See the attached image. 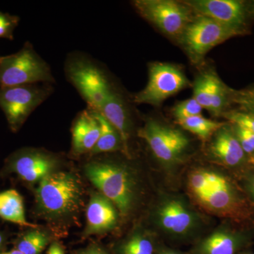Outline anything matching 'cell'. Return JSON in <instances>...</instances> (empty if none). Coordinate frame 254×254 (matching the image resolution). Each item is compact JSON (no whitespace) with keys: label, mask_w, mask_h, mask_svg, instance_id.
<instances>
[{"label":"cell","mask_w":254,"mask_h":254,"mask_svg":"<svg viewBox=\"0 0 254 254\" xmlns=\"http://www.w3.org/2000/svg\"><path fill=\"white\" fill-rule=\"evenodd\" d=\"M38 215L50 222L62 223L76 218L84 201L79 177L67 171H57L42 180L35 190Z\"/></svg>","instance_id":"obj_1"},{"label":"cell","mask_w":254,"mask_h":254,"mask_svg":"<svg viewBox=\"0 0 254 254\" xmlns=\"http://www.w3.org/2000/svg\"><path fill=\"white\" fill-rule=\"evenodd\" d=\"M84 173L98 191L113 202L122 217L131 213L137 198V182L129 167L95 160L85 165Z\"/></svg>","instance_id":"obj_2"},{"label":"cell","mask_w":254,"mask_h":254,"mask_svg":"<svg viewBox=\"0 0 254 254\" xmlns=\"http://www.w3.org/2000/svg\"><path fill=\"white\" fill-rule=\"evenodd\" d=\"M55 82L49 65L28 42L17 53L0 57V88Z\"/></svg>","instance_id":"obj_3"},{"label":"cell","mask_w":254,"mask_h":254,"mask_svg":"<svg viewBox=\"0 0 254 254\" xmlns=\"http://www.w3.org/2000/svg\"><path fill=\"white\" fill-rule=\"evenodd\" d=\"M65 72L88 109L93 111L99 112L114 91L103 71L84 57L73 56L67 60Z\"/></svg>","instance_id":"obj_4"},{"label":"cell","mask_w":254,"mask_h":254,"mask_svg":"<svg viewBox=\"0 0 254 254\" xmlns=\"http://www.w3.org/2000/svg\"><path fill=\"white\" fill-rule=\"evenodd\" d=\"M240 36L238 32L212 18L195 15L179 40L190 61L198 64L214 47Z\"/></svg>","instance_id":"obj_5"},{"label":"cell","mask_w":254,"mask_h":254,"mask_svg":"<svg viewBox=\"0 0 254 254\" xmlns=\"http://www.w3.org/2000/svg\"><path fill=\"white\" fill-rule=\"evenodd\" d=\"M53 93L51 83H36L0 88V108L9 128L17 132L28 117Z\"/></svg>","instance_id":"obj_6"},{"label":"cell","mask_w":254,"mask_h":254,"mask_svg":"<svg viewBox=\"0 0 254 254\" xmlns=\"http://www.w3.org/2000/svg\"><path fill=\"white\" fill-rule=\"evenodd\" d=\"M133 4L142 17L164 34L174 38H180L195 16L192 9L184 1L136 0Z\"/></svg>","instance_id":"obj_7"},{"label":"cell","mask_w":254,"mask_h":254,"mask_svg":"<svg viewBox=\"0 0 254 254\" xmlns=\"http://www.w3.org/2000/svg\"><path fill=\"white\" fill-rule=\"evenodd\" d=\"M138 134L146 142L157 160L165 166L180 163L190 145V140L183 132L154 120H147Z\"/></svg>","instance_id":"obj_8"},{"label":"cell","mask_w":254,"mask_h":254,"mask_svg":"<svg viewBox=\"0 0 254 254\" xmlns=\"http://www.w3.org/2000/svg\"><path fill=\"white\" fill-rule=\"evenodd\" d=\"M148 71L149 77L146 86L133 98L137 104L158 106L190 86L186 75L175 65L155 63L150 64Z\"/></svg>","instance_id":"obj_9"},{"label":"cell","mask_w":254,"mask_h":254,"mask_svg":"<svg viewBox=\"0 0 254 254\" xmlns=\"http://www.w3.org/2000/svg\"><path fill=\"white\" fill-rule=\"evenodd\" d=\"M60 165L61 160L58 155L44 150L26 148L9 156L4 173L14 174L25 183L35 185L59 171Z\"/></svg>","instance_id":"obj_10"},{"label":"cell","mask_w":254,"mask_h":254,"mask_svg":"<svg viewBox=\"0 0 254 254\" xmlns=\"http://www.w3.org/2000/svg\"><path fill=\"white\" fill-rule=\"evenodd\" d=\"M197 200L208 211L236 221L250 220L253 215L250 202L240 189L225 176L213 190Z\"/></svg>","instance_id":"obj_11"},{"label":"cell","mask_w":254,"mask_h":254,"mask_svg":"<svg viewBox=\"0 0 254 254\" xmlns=\"http://www.w3.org/2000/svg\"><path fill=\"white\" fill-rule=\"evenodd\" d=\"M154 218L163 232L175 238H187L200 226L198 214L185 200L176 197L162 200L155 209Z\"/></svg>","instance_id":"obj_12"},{"label":"cell","mask_w":254,"mask_h":254,"mask_svg":"<svg viewBox=\"0 0 254 254\" xmlns=\"http://www.w3.org/2000/svg\"><path fill=\"white\" fill-rule=\"evenodd\" d=\"M184 2L188 5L195 15L212 18L227 27L240 33L248 34V3L240 0H190Z\"/></svg>","instance_id":"obj_13"},{"label":"cell","mask_w":254,"mask_h":254,"mask_svg":"<svg viewBox=\"0 0 254 254\" xmlns=\"http://www.w3.org/2000/svg\"><path fill=\"white\" fill-rule=\"evenodd\" d=\"M118 208L99 191L93 192L86 208V225L84 237L108 233L118 226Z\"/></svg>","instance_id":"obj_14"},{"label":"cell","mask_w":254,"mask_h":254,"mask_svg":"<svg viewBox=\"0 0 254 254\" xmlns=\"http://www.w3.org/2000/svg\"><path fill=\"white\" fill-rule=\"evenodd\" d=\"M250 242L247 232L224 227L198 241L190 254H238Z\"/></svg>","instance_id":"obj_15"},{"label":"cell","mask_w":254,"mask_h":254,"mask_svg":"<svg viewBox=\"0 0 254 254\" xmlns=\"http://www.w3.org/2000/svg\"><path fill=\"white\" fill-rule=\"evenodd\" d=\"M213 136L209 150L218 162L230 168H240L248 163L247 155L230 123H225Z\"/></svg>","instance_id":"obj_16"},{"label":"cell","mask_w":254,"mask_h":254,"mask_svg":"<svg viewBox=\"0 0 254 254\" xmlns=\"http://www.w3.org/2000/svg\"><path fill=\"white\" fill-rule=\"evenodd\" d=\"M100 124L95 112L88 109L81 112L73 123L71 151L76 156L91 153L99 139Z\"/></svg>","instance_id":"obj_17"},{"label":"cell","mask_w":254,"mask_h":254,"mask_svg":"<svg viewBox=\"0 0 254 254\" xmlns=\"http://www.w3.org/2000/svg\"><path fill=\"white\" fill-rule=\"evenodd\" d=\"M99 113L105 117L115 128L121 136L124 145V153L128 156V141L130 138L129 114L125 100L121 95L113 91L108 99L102 107Z\"/></svg>","instance_id":"obj_18"},{"label":"cell","mask_w":254,"mask_h":254,"mask_svg":"<svg viewBox=\"0 0 254 254\" xmlns=\"http://www.w3.org/2000/svg\"><path fill=\"white\" fill-rule=\"evenodd\" d=\"M0 218L21 227H38L26 220L23 197L15 190L0 192Z\"/></svg>","instance_id":"obj_19"},{"label":"cell","mask_w":254,"mask_h":254,"mask_svg":"<svg viewBox=\"0 0 254 254\" xmlns=\"http://www.w3.org/2000/svg\"><path fill=\"white\" fill-rule=\"evenodd\" d=\"M158 246L153 234L137 227L115 248V254H156Z\"/></svg>","instance_id":"obj_20"},{"label":"cell","mask_w":254,"mask_h":254,"mask_svg":"<svg viewBox=\"0 0 254 254\" xmlns=\"http://www.w3.org/2000/svg\"><path fill=\"white\" fill-rule=\"evenodd\" d=\"M95 112L100 124L101 132L99 139L90 154L95 155L113 153L120 150H123L124 153L123 142L119 132L101 113Z\"/></svg>","instance_id":"obj_21"},{"label":"cell","mask_w":254,"mask_h":254,"mask_svg":"<svg viewBox=\"0 0 254 254\" xmlns=\"http://www.w3.org/2000/svg\"><path fill=\"white\" fill-rule=\"evenodd\" d=\"M37 228H30L18 236L14 242V249L23 254L43 253L49 244L50 237L46 232Z\"/></svg>","instance_id":"obj_22"},{"label":"cell","mask_w":254,"mask_h":254,"mask_svg":"<svg viewBox=\"0 0 254 254\" xmlns=\"http://www.w3.org/2000/svg\"><path fill=\"white\" fill-rule=\"evenodd\" d=\"M184 129L190 132L203 141L208 140L225 123H218L204 118L201 115L176 120Z\"/></svg>","instance_id":"obj_23"},{"label":"cell","mask_w":254,"mask_h":254,"mask_svg":"<svg viewBox=\"0 0 254 254\" xmlns=\"http://www.w3.org/2000/svg\"><path fill=\"white\" fill-rule=\"evenodd\" d=\"M223 176L221 174L204 169L195 170L189 177V189L197 199L213 190Z\"/></svg>","instance_id":"obj_24"},{"label":"cell","mask_w":254,"mask_h":254,"mask_svg":"<svg viewBox=\"0 0 254 254\" xmlns=\"http://www.w3.org/2000/svg\"><path fill=\"white\" fill-rule=\"evenodd\" d=\"M219 76L214 71H207L200 74L195 80L192 98L202 107L210 111L214 86Z\"/></svg>","instance_id":"obj_25"},{"label":"cell","mask_w":254,"mask_h":254,"mask_svg":"<svg viewBox=\"0 0 254 254\" xmlns=\"http://www.w3.org/2000/svg\"><path fill=\"white\" fill-rule=\"evenodd\" d=\"M230 102L240 107V110L254 115V86L245 89H230Z\"/></svg>","instance_id":"obj_26"},{"label":"cell","mask_w":254,"mask_h":254,"mask_svg":"<svg viewBox=\"0 0 254 254\" xmlns=\"http://www.w3.org/2000/svg\"><path fill=\"white\" fill-rule=\"evenodd\" d=\"M229 123L242 127L254 134V115L242 110H229L222 114Z\"/></svg>","instance_id":"obj_27"},{"label":"cell","mask_w":254,"mask_h":254,"mask_svg":"<svg viewBox=\"0 0 254 254\" xmlns=\"http://www.w3.org/2000/svg\"><path fill=\"white\" fill-rule=\"evenodd\" d=\"M203 108L193 98L177 103L173 109V116L176 120L201 115Z\"/></svg>","instance_id":"obj_28"},{"label":"cell","mask_w":254,"mask_h":254,"mask_svg":"<svg viewBox=\"0 0 254 254\" xmlns=\"http://www.w3.org/2000/svg\"><path fill=\"white\" fill-rule=\"evenodd\" d=\"M234 132L238 138L242 149L245 151L248 158V164L252 165L254 164V134L242 127L232 125Z\"/></svg>","instance_id":"obj_29"},{"label":"cell","mask_w":254,"mask_h":254,"mask_svg":"<svg viewBox=\"0 0 254 254\" xmlns=\"http://www.w3.org/2000/svg\"><path fill=\"white\" fill-rule=\"evenodd\" d=\"M19 21L18 16L0 11V38L12 41L14 39V31L17 27Z\"/></svg>","instance_id":"obj_30"},{"label":"cell","mask_w":254,"mask_h":254,"mask_svg":"<svg viewBox=\"0 0 254 254\" xmlns=\"http://www.w3.org/2000/svg\"><path fill=\"white\" fill-rule=\"evenodd\" d=\"M76 254H109L108 252L102 248L101 247L97 245L89 246L84 250L80 251Z\"/></svg>","instance_id":"obj_31"},{"label":"cell","mask_w":254,"mask_h":254,"mask_svg":"<svg viewBox=\"0 0 254 254\" xmlns=\"http://www.w3.org/2000/svg\"><path fill=\"white\" fill-rule=\"evenodd\" d=\"M246 188L248 190L249 194H250L252 200L254 202V175L253 174L249 175L247 177L246 180Z\"/></svg>","instance_id":"obj_32"},{"label":"cell","mask_w":254,"mask_h":254,"mask_svg":"<svg viewBox=\"0 0 254 254\" xmlns=\"http://www.w3.org/2000/svg\"><path fill=\"white\" fill-rule=\"evenodd\" d=\"M47 254H65V253L62 245L58 242H55L50 246Z\"/></svg>","instance_id":"obj_33"},{"label":"cell","mask_w":254,"mask_h":254,"mask_svg":"<svg viewBox=\"0 0 254 254\" xmlns=\"http://www.w3.org/2000/svg\"><path fill=\"white\" fill-rule=\"evenodd\" d=\"M156 254H187L180 252V251L175 250V249L169 248L165 246H158Z\"/></svg>","instance_id":"obj_34"},{"label":"cell","mask_w":254,"mask_h":254,"mask_svg":"<svg viewBox=\"0 0 254 254\" xmlns=\"http://www.w3.org/2000/svg\"><path fill=\"white\" fill-rule=\"evenodd\" d=\"M5 244H6V237L2 232H0V252H4L3 249H4Z\"/></svg>","instance_id":"obj_35"},{"label":"cell","mask_w":254,"mask_h":254,"mask_svg":"<svg viewBox=\"0 0 254 254\" xmlns=\"http://www.w3.org/2000/svg\"><path fill=\"white\" fill-rule=\"evenodd\" d=\"M249 13L251 18H254V1L252 2L248 3Z\"/></svg>","instance_id":"obj_36"},{"label":"cell","mask_w":254,"mask_h":254,"mask_svg":"<svg viewBox=\"0 0 254 254\" xmlns=\"http://www.w3.org/2000/svg\"><path fill=\"white\" fill-rule=\"evenodd\" d=\"M0 254H23L21 253L19 251L16 250V249H14V250L9 251V252H0Z\"/></svg>","instance_id":"obj_37"},{"label":"cell","mask_w":254,"mask_h":254,"mask_svg":"<svg viewBox=\"0 0 254 254\" xmlns=\"http://www.w3.org/2000/svg\"><path fill=\"white\" fill-rule=\"evenodd\" d=\"M238 254H254V253H251V252H240Z\"/></svg>","instance_id":"obj_38"},{"label":"cell","mask_w":254,"mask_h":254,"mask_svg":"<svg viewBox=\"0 0 254 254\" xmlns=\"http://www.w3.org/2000/svg\"><path fill=\"white\" fill-rule=\"evenodd\" d=\"M252 166L253 167V168H254V164L253 165H252ZM253 175H254V173L253 174Z\"/></svg>","instance_id":"obj_39"}]
</instances>
